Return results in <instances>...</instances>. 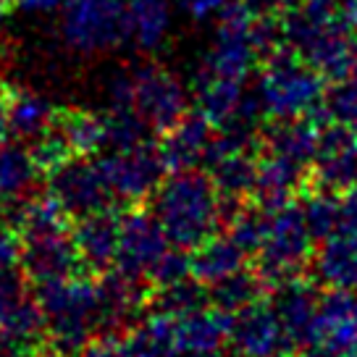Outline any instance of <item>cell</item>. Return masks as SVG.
I'll return each instance as SVG.
<instances>
[{
    "label": "cell",
    "instance_id": "obj_12",
    "mask_svg": "<svg viewBox=\"0 0 357 357\" xmlns=\"http://www.w3.org/2000/svg\"><path fill=\"white\" fill-rule=\"evenodd\" d=\"M357 184V134L344 123H324L318 155L310 166V187L344 195ZM307 187V190H310Z\"/></svg>",
    "mask_w": 357,
    "mask_h": 357
},
{
    "label": "cell",
    "instance_id": "obj_27",
    "mask_svg": "<svg viewBox=\"0 0 357 357\" xmlns=\"http://www.w3.org/2000/svg\"><path fill=\"white\" fill-rule=\"evenodd\" d=\"M208 291H211L213 307L234 315V312H239L247 305L263 300L271 289L266 287V281L260 279V273H257L255 268L245 266L242 271H236L231 276L221 279L218 284L208 287Z\"/></svg>",
    "mask_w": 357,
    "mask_h": 357
},
{
    "label": "cell",
    "instance_id": "obj_32",
    "mask_svg": "<svg viewBox=\"0 0 357 357\" xmlns=\"http://www.w3.org/2000/svg\"><path fill=\"white\" fill-rule=\"evenodd\" d=\"M271 218H273V213H268L266 208H260L257 202L250 200L234 215V221L226 226V234L231 236L247 255H257L260 247L266 245L268 231H271Z\"/></svg>",
    "mask_w": 357,
    "mask_h": 357
},
{
    "label": "cell",
    "instance_id": "obj_31",
    "mask_svg": "<svg viewBox=\"0 0 357 357\" xmlns=\"http://www.w3.org/2000/svg\"><path fill=\"white\" fill-rule=\"evenodd\" d=\"M40 176L29 150L16 145H0V205L22 200L34 178Z\"/></svg>",
    "mask_w": 357,
    "mask_h": 357
},
{
    "label": "cell",
    "instance_id": "obj_20",
    "mask_svg": "<svg viewBox=\"0 0 357 357\" xmlns=\"http://www.w3.org/2000/svg\"><path fill=\"white\" fill-rule=\"evenodd\" d=\"M231 315L218 307H202L190 315L176 318V349L178 352H221L229 342Z\"/></svg>",
    "mask_w": 357,
    "mask_h": 357
},
{
    "label": "cell",
    "instance_id": "obj_49",
    "mask_svg": "<svg viewBox=\"0 0 357 357\" xmlns=\"http://www.w3.org/2000/svg\"><path fill=\"white\" fill-rule=\"evenodd\" d=\"M37 357H63V355H56V352H47V355H37Z\"/></svg>",
    "mask_w": 357,
    "mask_h": 357
},
{
    "label": "cell",
    "instance_id": "obj_38",
    "mask_svg": "<svg viewBox=\"0 0 357 357\" xmlns=\"http://www.w3.org/2000/svg\"><path fill=\"white\" fill-rule=\"evenodd\" d=\"M24 239L11 223H0V271L22 268Z\"/></svg>",
    "mask_w": 357,
    "mask_h": 357
},
{
    "label": "cell",
    "instance_id": "obj_17",
    "mask_svg": "<svg viewBox=\"0 0 357 357\" xmlns=\"http://www.w3.org/2000/svg\"><path fill=\"white\" fill-rule=\"evenodd\" d=\"M213 134H215V126L200 111L187 113L181 121L160 134L155 145L160 150V158L166 163L168 174L202 166Z\"/></svg>",
    "mask_w": 357,
    "mask_h": 357
},
{
    "label": "cell",
    "instance_id": "obj_44",
    "mask_svg": "<svg viewBox=\"0 0 357 357\" xmlns=\"http://www.w3.org/2000/svg\"><path fill=\"white\" fill-rule=\"evenodd\" d=\"M8 95H11V84L0 82V145H6L11 126H8Z\"/></svg>",
    "mask_w": 357,
    "mask_h": 357
},
{
    "label": "cell",
    "instance_id": "obj_18",
    "mask_svg": "<svg viewBox=\"0 0 357 357\" xmlns=\"http://www.w3.org/2000/svg\"><path fill=\"white\" fill-rule=\"evenodd\" d=\"M312 279L326 289H357V231L339 229L321 242L310 263Z\"/></svg>",
    "mask_w": 357,
    "mask_h": 357
},
{
    "label": "cell",
    "instance_id": "obj_2",
    "mask_svg": "<svg viewBox=\"0 0 357 357\" xmlns=\"http://www.w3.org/2000/svg\"><path fill=\"white\" fill-rule=\"evenodd\" d=\"M34 300L45 312V344L50 352L77 357L95 336H100V294L95 276L79 273L40 284L34 287Z\"/></svg>",
    "mask_w": 357,
    "mask_h": 357
},
{
    "label": "cell",
    "instance_id": "obj_10",
    "mask_svg": "<svg viewBox=\"0 0 357 357\" xmlns=\"http://www.w3.org/2000/svg\"><path fill=\"white\" fill-rule=\"evenodd\" d=\"M226 344L236 357H281L294 352L271 297H263L231 315Z\"/></svg>",
    "mask_w": 357,
    "mask_h": 357
},
{
    "label": "cell",
    "instance_id": "obj_3",
    "mask_svg": "<svg viewBox=\"0 0 357 357\" xmlns=\"http://www.w3.org/2000/svg\"><path fill=\"white\" fill-rule=\"evenodd\" d=\"M326 84L328 82L294 47L287 45L281 53L263 63L257 98L268 119L312 116L324 102Z\"/></svg>",
    "mask_w": 357,
    "mask_h": 357
},
{
    "label": "cell",
    "instance_id": "obj_1",
    "mask_svg": "<svg viewBox=\"0 0 357 357\" xmlns=\"http://www.w3.org/2000/svg\"><path fill=\"white\" fill-rule=\"evenodd\" d=\"M150 211L163 223L171 245L190 252L221 229L218 190L211 174L197 168L168 174L150 197Z\"/></svg>",
    "mask_w": 357,
    "mask_h": 357
},
{
    "label": "cell",
    "instance_id": "obj_4",
    "mask_svg": "<svg viewBox=\"0 0 357 357\" xmlns=\"http://www.w3.org/2000/svg\"><path fill=\"white\" fill-rule=\"evenodd\" d=\"M315 239L305 223L300 197L281 211L273 213L271 218V231H268L266 245L260 247L255 255V271L260 279L266 281L268 289H276L291 279H300L310 271L312 255H315Z\"/></svg>",
    "mask_w": 357,
    "mask_h": 357
},
{
    "label": "cell",
    "instance_id": "obj_14",
    "mask_svg": "<svg viewBox=\"0 0 357 357\" xmlns=\"http://www.w3.org/2000/svg\"><path fill=\"white\" fill-rule=\"evenodd\" d=\"M121 211L123 208H105L82 221H74V245L89 276H100L116 266L121 239Z\"/></svg>",
    "mask_w": 357,
    "mask_h": 357
},
{
    "label": "cell",
    "instance_id": "obj_30",
    "mask_svg": "<svg viewBox=\"0 0 357 357\" xmlns=\"http://www.w3.org/2000/svg\"><path fill=\"white\" fill-rule=\"evenodd\" d=\"M300 205L315 242H324L342 229V195L339 192L310 187L300 195Z\"/></svg>",
    "mask_w": 357,
    "mask_h": 357
},
{
    "label": "cell",
    "instance_id": "obj_43",
    "mask_svg": "<svg viewBox=\"0 0 357 357\" xmlns=\"http://www.w3.org/2000/svg\"><path fill=\"white\" fill-rule=\"evenodd\" d=\"M342 229L357 231V184L342 195Z\"/></svg>",
    "mask_w": 357,
    "mask_h": 357
},
{
    "label": "cell",
    "instance_id": "obj_16",
    "mask_svg": "<svg viewBox=\"0 0 357 357\" xmlns=\"http://www.w3.org/2000/svg\"><path fill=\"white\" fill-rule=\"evenodd\" d=\"M321 294L324 291H318V281L307 279V276L291 279L276 289H271V302L279 312L284 331L294 344V352H302L310 342Z\"/></svg>",
    "mask_w": 357,
    "mask_h": 357
},
{
    "label": "cell",
    "instance_id": "obj_50",
    "mask_svg": "<svg viewBox=\"0 0 357 357\" xmlns=\"http://www.w3.org/2000/svg\"><path fill=\"white\" fill-rule=\"evenodd\" d=\"M281 357H291V355H281Z\"/></svg>",
    "mask_w": 357,
    "mask_h": 357
},
{
    "label": "cell",
    "instance_id": "obj_37",
    "mask_svg": "<svg viewBox=\"0 0 357 357\" xmlns=\"http://www.w3.org/2000/svg\"><path fill=\"white\" fill-rule=\"evenodd\" d=\"M26 287H29V281L22 268L0 271V318L8 315L22 300H26Z\"/></svg>",
    "mask_w": 357,
    "mask_h": 357
},
{
    "label": "cell",
    "instance_id": "obj_6",
    "mask_svg": "<svg viewBox=\"0 0 357 357\" xmlns=\"http://www.w3.org/2000/svg\"><path fill=\"white\" fill-rule=\"evenodd\" d=\"M105 187L119 208L145 205L155 195L160 181L168 176V168L160 158L155 139L132 150H111L95 158Z\"/></svg>",
    "mask_w": 357,
    "mask_h": 357
},
{
    "label": "cell",
    "instance_id": "obj_5",
    "mask_svg": "<svg viewBox=\"0 0 357 357\" xmlns=\"http://www.w3.org/2000/svg\"><path fill=\"white\" fill-rule=\"evenodd\" d=\"M61 34L79 53H102L132 40V16L123 0H63Z\"/></svg>",
    "mask_w": 357,
    "mask_h": 357
},
{
    "label": "cell",
    "instance_id": "obj_35",
    "mask_svg": "<svg viewBox=\"0 0 357 357\" xmlns=\"http://www.w3.org/2000/svg\"><path fill=\"white\" fill-rule=\"evenodd\" d=\"M26 150H29V155H32V160H34V168H37L40 176L53 174L58 166H63L66 160L77 158L71 153L68 142L63 139V134L58 132L56 126H50L45 134H40L37 139H32V145L26 147Z\"/></svg>",
    "mask_w": 357,
    "mask_h": 357
},
{
    "label": "cell",
    "instance_id": "obj_29",
    "mask_svg": "<svg viewBox=\"0 0 357 357\" xmlns=\"http://www.w3.org/2000/svg\"><path fill=\"white\" fill-rule=\"evenodd\" d=\"M132 16V40L142 50H155L166 40L171 26V3L168 0H129Z\"/></svg>",
    "mask_w": 357,
    "mask_h": 357
},
{
    "label": "cell",
    "instance_id": "obj_39",
    "mask_svg": "<svg viewBox=\"0 0 357 357\" xmlns=\"http://www.w3.org/2000/svg\"><path fill=\"white\" fill-rule=\"evenodd\" d=\"M77 357H129V349H126L123 336L102 334V336H95Z\"/></svg>",
    "mask_w": 357,
    "mask_h": 357
},
{
    "label": "cell",
    "instance_id": "obj_19",
    "mask_svg": "<svg viewBox=\"0 0 357 357\" xmlns=\"http://www.w3.org/2000/svg\"><path fill=\"white\" fill-rule=\"evenodd\" d=\"M260 142H263V153L284 155L302 166H312V160L318 155V142H321V123L312 116L268 119L260 132Z\"/></svg>",
    "mask_w": 357,
    "mask_h": 357
},
{
    "label": "cell",
    "instance_id": "obj_7",
    "mask_svg": "<svg viewBox=\"0 0 357 357\" xmlns=\"http://www.w3.org/2000/svg\"><path fill=\"white\" fill-rule=\"evenodd\" d=\"M132 71V111L147 121L160 137L187 116V89L171 71L158 63L129 68Z\"/></svg>",
    "mask_w": 357,
    "mask_h": 357
},
{
    "label": "cell",
    "instance_id": "obj_24",
    "mask_svg": "<svg viewBox=\"0 0 357 357\" xmlns=\"http://www.w3.org/2000/svg\"><path fill=\"white\" fill-rule=\"evenodd\" d=\"M129 357H174L176 349V318L147 310L123 334Z\"/></svg>",
    "mask_w": 357,
    "mask_h": 357
},
{
    "label": "cell",
    "instance_id": "obj_11",
    "mask_svg": "<svg viewBox=\"0 0 357 357\" xmlns=\"http://www.w3.org/2000/svg\"><path fill=\"white\" fill-rule=\"evenodd\" d=\"M168 247H171V239L155 213L145 205L123 208L119 257L113 268H121L132 276L147 279L158 260L168 252Z\"/></svg>",
    "mask_w": 357,
    "mask_h": 357
},
{
    "label": "cell",
    "instance_id": "obj_9",
    "mask_svg": "<svg viewBox=\"0 0 357 357\" xmlns=\"http://www.w3.org/2000/svg\"><path fill=\"white\" fill-rule=\"evenodd\" d=\"M45 178H47V192L68 213L71 221H82L105 208H119L92 158H71Z\"/></svg>",
    "mask_w": 357,
    "mask_h": 357
},
{
    "label": "cell",
    "instance_id": "obj_48",
    "mask_svg": "<svg viewBox=\"0 0 357 357\" xmlns=\"http://www.w3.org/2000/svg\"><path fill=\"white\" fill-rule=\"evenodd\" d=\"M8 6H11V0H0V22H3V16L8 13Z\"/></svg>",
    "mask_w": 357,
    "mask_h": 357
},
{
    "label": "cell",
    "instance_id": "obj_47",
    "mask_svg": "<svg viewBox=\"0 0 357 357\" xmlns=\"http://www.w3.org/2000/svg\"><path fill=\"white\" fill-rule=\"evenodd\" d=\"M174 357H221V352H176Z\"/></svg>",
    "mask_w": 357,
    "mask_h": 357
},
{
    "label": "cell",
    "instance_id": "obj_41",
    "mask_svg": "<svg viewBox=\"0 0 357 357\" xmlns=\"http://www.w3.org/2000/svg\"><path fill=\"white\" fill-rule=\"evenodd\" d=\"M178 3H181V8L190 13L192 19H205L211 13L221 11L229 0H178Z\"/></svg>",
    "mask_w": 357,
    "mask_h": 357
},
{
    "label": "cell",
    "instance_id": "obj_34",
    "mask_svg": "<svg viewBox=\"0 0 357 357\" xmlns=\"http://www.w3.org/2000/svg\"><path fill=\"white\" fill-rule=\"evenodd\" d=\"M105 139L111 150H132L158 137L137 111H111L105 113Z\"/></svg>",
    "mask_w": 357,
    "mask_h": 357
},
{
    "label": "cell",
    "instance_id": "obj_33",
    "mask_svg": "<svg viewBox=\"0 0 357 357\" xmlns=\"http://www.w3.org/2000/svg\"><path fill=\"white\" fill-rule=\"evenodd\" d=\"M0 334L13 336L26 344L43 347L47 339V324H45V312L37 300H22L8 315L0 318Z\"/></svg>",
    "mask_w": 357,
    "mask_h": 357
},
{
    "label": "cell",
    "instance_id": "obj_25",
    "mask_svg": "<svg viewBox=\"0 0 357 357\" xmlns=\"http://www.w3.org/2000/svg\"><path fill=\"white\" fill-rule=\"evenodd\" d=\"M53 126L63 134L71 153L79 158H95L102 147H108L105 139V116H98L82 108H56Z\"/></svg>",
    "mask_w": 357,
    "mask_h": 357
},
{
    "label": "cell",
    "instance_id": "obj_8",
    "mask_svg": "<svg viewBox=\"0 0 357 357\" xmlns=\"http://www.w3.org/2000/svg\"><path fill=\"white\" fill-rule=\"evenodd\" d=\"M302 357H357L355 289H326Z\"/></svg>",
    "mask_w": 357,
    "mask_h": 357
},
{
    "label": "cell",
    "instance_id": "obj_23",
    "mask_svg": "<svg viewBox=\"0 0 357 357\" xmlns=\"http://www.w3.org/2000/svg\"><path fill=\"white\" fill-rule=\"evenodd\" d=\"M257 158H260L257 150H231V153L213 158L202 168L211 174L218 195L252 200L257 181Z\"/></svg>",
    "mask_w": 357,
    "mask_h": 357
},
{
    "label": "cell",
    "instance_id": "obj_22",
    "mask_svg": "<svg viewBox=\"0 0 357 357\" xmlns=\"http://www.w3.org/2000/svg\"><path fill=\"white\" fill-rule=\"evenodd\" d=\"M247 252L229 234H213L192 250V276L202 284H218L247 266Z\"/></svg>",
    "mask_w": 357,
    "mask_h": 357
},
{
    "label": "cell",
    "instance_id": "obj_42",
    "mask_svg": "<svg viewBox=\"0 0 357 357\" xmlns=\"http://www.w3.org/2000/svg\"><path fill=\"white\" fill-rule=\"evenodd\" d=\"M255 13H276V16H287L289 11H294L302 0H247Z\"/></svg>",
    "mask_w": 357,
    "mask_h": 357
},
{
    "label": "cell",
    "instance_id": "obj_45",
    "mask_svg": "<svg viewBox=\"0 0 357 357\" xmlns=\"http://www.w3.org/2000/svg\"><path fill=\"white\" fill-rule=\"evenodd\" d=\"M339 19L352 34H357V0H339Z\"/></svg>",
    "mask_w": 357,
    "mask_h": 357
},
{
    "label": "cell",
    "instance_id": "obj_15",
    "mask_svg": "<svg viewBox=\"0 0 357 357\" xmlns=\"http://www.w3.org/2000/svg\"><path fill=\"white\" fill-rule=\"evenodd\" d=\"M310 187V166H302L273 153H260L257 158V181L252 192V202L268 213L281 211L300 197Z\"/></svg>",
    "mask_w": 357,
    "mask_h": 357
},
{
    "label": "cell",
    "instance_id": "obj_21",
    "mask_svg": "<svg viewBox=\"0 0 357 357\" xmlns=\"http://www.w3.org/2000/svg\"><path fill=\"white\" fill-rule=\"evenodd\" d=\"M192 92H195V111H200L213 126H221L223 121H229L231 113L239 108V102L245 98V89H242L239 79L213 74L202 66L195 74Z\"/></svg>",
    "mask_w": 357,
    "mask_h": 357
},
{
    "label": "cell",
    "instance_id": "obj_40",
    "mask_svg": "<svg viewBox=\"0 0 357 357\" xmlns=\"http://www.w3.org/2000/svg\"><path fill=\"white\" fill-rule=\"evenodd\" d=\"M37 355H40V347L0 334V357H37Z\"/></svg>",
    "mask_w": 357,
    "mask_h": 357
},
{
    "label": "cell",
    "instance_id": "obj_36",
    "mask_svg": "<svg viewBox=\"0 0 357 357\" xmlns=\"http://www.w3.org/2000/svg\"><path fill=\"white\" fill-rule=\"evenodd\" d=\"M192 276V252L190 250H181V247L171 245L168 252L155 263V268L150 271V284L153 289L155 287H166V284H174V281H181Z\"/></svg>",
    "mask_w": 357,
    "mask_h": 357
},
{
    "label": "cell",
    "instance_id": "obj_28",
    "mask_svg": "<svg viewBox=\"0 0 357 357\" xmlns=\"http://www.w3.org/2000/svg\"><path fill=\"white\" fill-rule=\"evenodd\" d=\"M208 305H211L208 284L197 281L195 276H187V279L166 284V287H155L153 297H150V310L166 312L171 318L190 315V312L202 310Z\"/></svg>",
    "mask_w": 357,
    "mask_h": 357
},
{
    "label": "cell",
    "instance_id": "obj_46",
    "mask_svg": "<svg viewBox=\"0 0 357 357\" xmlns=\"http://www.w3.org/2000/svg\"><path fill=\"white\" fill-rule=\"evenodd\" d=\"M61 0H11V6L22 8V11H50Z\"/></svg>",
    "mask_w": 357,
    "mask_h": 357
},
{
    "label": "cell",
    "instance_id": "obj_13",
    "mask_svg": "<svg viewBox=\"0 0 357 357\" xmlns=\"http://www.w3.org/2000/svg\"><path fill=\"white\" fill-rule=\"evenodd\" d=\"M22 271L32 287L87 273L84 266H82V257H79V250L74 245V234L71 231L24 239Z\"/></svg>",
    "mask_w": 357,
    "mask_h": 357
},
{
    "label": "cell",
    "instance_id": "obj_26",
    "mask_svg": "<svg viewBox=\"0 0 357 357\" xmlns=\"http://www.w3.org/2000/svg\"><path fill=\"white\" fill-rule=\"evenodd\" d=\"M56 119V108L50 102L26 92V89H13L8 95V126L11 134L19 139H37L40 134H45L53 126Z\"/></svg>",
    "mask_w": 357,
    "mask_h": 357
}]
</instances>
